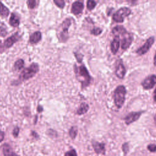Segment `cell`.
Returning <instances> with one entry per match:
<instances>
[{"mask_svg": "<svg viewBox=\"0 0 156 156\" xmlns=\"http://www.w3.org/2000/svg\"><path fill=\"white\" fill-rule=\"evenodd\" d=\"M83 9V4L82 2L75 1L72 4L71 12L74 15H77L81 13Z\"/></svg>", "mask_w": 156, "mask_h": 156, "instance_id": "7c38bea8", "label": "cell"}, {"mask_svg": "<svg viewBox=\"0 0 156 156\" xmlns=\"http://www.w3.org/2000/svg\"><path fill=\"white\" fill-rule=\"evenodd\" d=\"M41 39V34L40 31H36L33 33L29 38V41L32 44H36L38 43Z\"/></svg>", "mask_w": 156, "mask_h": 156, "instance_id": "2e32d148", "label": "cell"}, {"mask_svg": "<svg viewBox=\"0 0 156 156\" xmlns=\"http://www.w3.org/2000/svg\"><path fill=\"white\" fill-rule=\"evenodd\" d=\"M4 135H5V134H4V132L0 130V142L4 140Z\"/></svg>", "mask_w": 156, "mask_h": 156, "instance_id": "4dcf8cb0", "label": "cell"}, {"mask_svg": "<svg viewBox=\"0 0 156 156\" xmlns=\"http://www.w3.org/2000/svg\"><path fill=\"white\" fill-rule=\"evenodd\" d=\"M77 134V128L76 126H73L70 128L69 130V135L70 136V137L74 140Z\"/></svg>", "mask_w": 156, "mask_h": 156, "instance_id": "ffe728a7", "label": "cell"}, {"mask_svg": "<svg viewBox=\"0 0 156 156\" xmlns=\"http://www.w3.org/2000/svg\"><path fill=\"white\" fill-rule=\"evenodd\" d=\"M102 30L101 28L95 27H93L91 30L90 33L92 35H100L102 33Z\"/></svg>", "mask_w": 156, "mask_h": 156, "instance_id": "603a6c76", "label": "cell"}, {"mask_svg": "<svg viewBox=\"0 0 156 156\" xmlns=\"http://www.w3.org/2000/svg\"><path fill=\"white\" fill-rule=\"evenodd\" d=\"M19 131H20V129L19 127H16L15 128H14L13 130V135L14 137H17L19 133Z\"/></svg>", "mask_w": 156, "mask_h": 156, "instance_id": "f546056e", "label": "cell"}, {"mask_svg": "<svg viewBox=\"0 0 156 156\" xmlns=\"http://www.w3.org/2000/svg\"><path fill=\"white\" fill-rule=\"evenodd\" d=\"M65 156H77V155L76 150L73 149L65 152Z\"/></svg>", "mask_w": 156, "mask_h": 156, "instance_id": "4316f807", "label": "cell"}, {"mask_svg": "<svg viewBox=\"0 0 156 156\" xmlns=\"http://www.w3.org/2000/svg\"><path fill=\"white\" fill-rule=\"evenodd\" d=\"M120 46V40L118 37H115L113 40L112 41L111 44H110V48H111V51L113 54H115L119 48Z\"/></svg>", "mask_w": 156, "mask_h": 156, "instance_id": "9a60e30c", "label": "cell"}, {"mask_svg": "<svg viewBox=\"0 0 156 156\" xmlns=\"http://www.w3.org/2000/svg\"><path fill=\"white\" fill-rule=\"evenodd\" d=\"M96 5V2L94 1L89 0L87 2V7L89 10H92Z\"/></svg>", "mask_w": 156, "mask_h": 156, "instance_id": "7402d4cb", "label": "cell"}, {"mask_svg": "<svg viewBox=\"0 0 156 156\" xmlns=\"http://www.w3.org/2000/svg\"><path fill=\"white\" fill-rule=\"evenodd\" d=\"M154 119L155 124V125H156V113H155V116H154Z\"/></svg>", "mask_w": 156, "mask_h": 156, "instance_id": "d590c367", "label": "cell"}, {"mask_svg": "<svg viewBox=\"0 0 156 156\" xmlns=\"http://www.w3.org/2000/svg\"><path fill=\"white\" fill-rule=\"evenodd\" d=\"M19 40V36L18 35V32L14 34L10 37L7 38L4 43V46L5 48H10L15 43L17 42Z\"/></svg>", "mask_w": 156, "mask_h": 156, "instance_id": "4fadbf2b", "label": "cell"}, {"mask_svg": "<svg viewBox=\"0 0 156 156\" xmlns=\"http://www.w3.org/2000/svg\"><path fill=\"white\" fill-rule=\"evenodd\" d=\"M131 13V10L126 7L119 9L113 15V20L116 23H122L125 18L129 16Z\"/></svg>", "mask_w": 156, "mask_h": 156, "instance_id": "8992f818", "label": "cell"}, {"mask_svg": "<svg viewBox=\"0 0 156 156\" xmlns=\"http://www.w3.org/2000/svg\"><path fill=\"white\" fill-rule=\"evenodd\" d=\"M142 113L143 112H132L129 113L124 119L126 124L127 125H129L131 123L137 121L141 115Z\"/></svg>", "mask_w": 156, "mask_h": 156, "instance_id": "9c48e42d", "label": "cell"}, {"mask_svg": "<svg viewBox=\"0 0 156 156\" xmlns=\"http://www.w3.org/2000/svg\"><path fill=\"white\" fill-rule=\"evenodd\" d=\"M74 70L76 79L81 83L82 88H85L90 85L91 81V77L86 67L82 65L77 66L76 65H74Z\"/></svg>", "mask_w": 156, "mask_h": 156, "instance_id": "7a4b0ae2", "label": "cell"}, {"mask_svg": "<svg viewBox=\"0 0 156 156\" xmlns=\"http://www.w3.org/2000/svg\"><path fill=\"white\" fill-rule=\"evenodd\" d=\"M1 148L4 156H19L13 151L12 147L7 143L3 144Z\"/></svg>", "mask_w": 156, "mask_h": 156, "instance_id": "5bb4252c", "label": "cell"}, {"mask_svg": "<svg viewBox=\"0 0 156 156\" xmlns=\"http://www.w3.org/2000/svg\"><path fill=\"white\" fill-rule=\"evenodd\" d=\"M88 109H89V105L85 102H82L80 104L79 107L77 110L76 113L79 115H83L87 112Z\"/></svg>", "mask_w": 156, "mask_h": 156, "instance_id": "e0dca14e", "label": "cell"}, {"mask_svg": "<svg viewBox=\"0 0 156 156\" xmlns=\"http://www.w3.org/2000/svg\"><path fill=\"white\" fill-rule=\"evenodd\" d=\"M156 84V75L151 74L146 77L141 82V85L146 90L152 89Z\"/></svg>", "mask_w": 156, "mask_h": 156, "instance_id": "ba28073f", "label": "cell"}, {"mask_svg": "<svg viewBox=\"0 0 156 156\" xmlns=\"http://www.w3.org/2000/svg\"><path fill=\"white\" fill-rule=\"evenodd\" d=\"M154 64L155 66H156V52H155V55L154 57Z\"/></svg>", "mask_w": 156, "mask_h": 156, "instance_id": "e575fe53", "label": "cell"}, {"mask_svg": "<svg viewBox=\"0 0 156 156\" xmlns=\"http://www.w3.org/2000/svg\"><path fill=\"white\" fill-rule=\"evenodd\" d=\"M155 41V38L154 37H149L146 41L145 42V43L140 48H139L136 52L139 55H143L144 54H146L151 48V47L152 46L153 43H154Z\"/></svg>", "mask_w": 156, "mask_h": 156, "instance_id": "52a82bcc", "label": "cell"}, {"mask_svg": "<svg viewBox=\"0 0 156 156\" xmlns=\"http://www.w3.org/2000/svg\"><path fill=\"white\" fill-rule=\"evenodd\" d=\"M24 66V60L23 59H19L16 60L14 63V68L16 70H20Z\"/></svg>", "mask_w": 156, "mask_h": 156, "instance_id": "44dd1931", "label": "cell"}, {"mask_svg": "<svg viewBox=\"0 0 156 156\" xmlns=\"http://www.w3.org/2000/svg\"><path fill=\"white\" fill-rule=\"evenodd\" d=\"M39 70L38 65L37 63H32L29 67L24 69L19 76L20 81L26 80L34 76Z\"/></svg>", "mask_w": 156, "mask_h": 156, "instance_id": "5b68a950", "label": "cell"}, {"mask_svg": "<svg viewBox=\"0 0 156 156\" xmlns=\"http://www.w3.org/2000/svg\"><path fill=\"white\" fill-rule=\"evenodd\" d=\"M126 68L121 60L117 61L115 66V74L119 79H123L126 74Z\"/></svg>", "mask_w": 156, "mask_h": 156, "instance_id": "30bf717a", "label": "cell"}, {"mask_svg": "<svg viewBox=\"0 0 156 156\" xmlns=\"http://www.w3.org/2000/svg\"><path fill=\"white\" fill-rule=\"evenodd\" d=\"M74 55H75V57H76L78 62H82L83 55L81 54L78 53V52H74Z\"/></svg>", "mask_w": 156, "mask_h": 156, "instance_id": "f1b7e54d", "label": "cell"}, {"mask_svg": "<svg viewBox=\"0 0 156 156\" xmlns=\"http://www.w3.org/2000/svg\"><path fill=\"white\" fill-rule=\"evenodd\" d=\"M27 6L29 8L32 9L36 7L37 1L35 0H28L27 1Z\"/></svg>", "mask_w": 156, "mask_h": 156, "instance_id": "d4e9b609", "label": "cell"}, {"mask_svg": "<svg viewBox=\"0 0 156 156\" xmlns=\"http://www.w3.org/2000/svg\"><path fill=\"white\" fill-rule=\"evenodd\" d=\"M154 101L155 102H156V88L154 91Z\"/></svg>", "mask_w": 156, "mask_h": 156, "instance_id": "836d02e7", "label": "cell"}, {"mask_svg": "<svg viewBox=\"0 0 156 156\" xmlns=\"http://www.w3.org/2000/svg\"><path fill=\"white\" fill-rule=\"evenodd\" d=\"M92 147L94 149V151L97 154H102L105 155V144L103 143H99L94 140H92L91 141Z\"/></svg>", "mask_w": 156, "mask_h": 156, "instance_id": "8fae6325", "label": "cell"}, {"mask_svg": "<svg viewBox=\"0 0 156 156\" xmlns=\"http://www.w3.org/2000/svg\"><path fill=\"white\" fill-rule=\"evenodd\" d=\"M10 24L13 27H17L20 24V18L19 17L14 13L11 14L10 20H9Z\"/></svg>", "mask_w": 156, "mask_h": 156, "instance_id": "ac0fdd59", "label": "cell"}, {"mask_svg": "<svg viewBox=\"0 0 156 156\" xmlns=\"http://www.w3.org/2000/svg\"><path fill=\"white\" fill-rule=\"evenodd\" d=\"M112 34L115 37H122L121 48L124 50L127 49L131 44L132 41V35L129 33L126 29L122 26H117L112 29Z\"/></svg>", "mask_w": 156, "mask_h": 156, "instance_id": "6da1fadb", "label": "cell"}, {"mask_svg": "<svg viewBox=\"0 0 156 156\" xmlns=\"http://www.w3.org/2000/svg\"><path fill=\"white\" fill-rule=\"evenodd\" d=\"M9 13L8 8L0 1V15L3 17H7L9 15Z\"/></svg>", "mask_w": 156, "mask_h": 156, "instance_id": "d6986e66", "label": "cell"}, {"mask_svg": "<svg viewBox=\"0 0 156 156\" xmlns=\"http://www.w3.org/2000/svg\"><path fill=\"white\" fill-rule=\"evenodd\" d=\"M4 48H4V45H2V42H1V41L0 40V54H1V53H2V52L4 51Z\"/></svg>", "mask_w": 156, "mask_h": 156, "instance_id": "1f68e13d", "label": "cell"}, {"mask_svg": "<svg viewBox=\"0 0 156 156\" xmlns=\"http://www.w3.org/2000/svg\"><path fill=\"white\" fill-rule=\"evenodd\" d=\"M147 148L148 151H149L151 152H156V145L154 143H151V144L147 145Z\"/></svg>", "mask_w": 156, "mask_h": 156, "instance_id": "83f0119b", "label": "cell"}, {"mask_svg": "<svg viewBox=\"0 0 156 156\" xmlns=\"http://www.w3.org/2000/svg\"><path fill=\"white\" fill-rule=\"evenodd\" d=\"M126 90L124 85L118 86L114 91V102L115 105L120 108L123 105L125 101Z\"/></svg>", "mask_w": 156, "mask_h": 156, "instance_id": "277c9868", "label": "cell"}, {"mask_svg": "<svg viewBox=\"0 0 156 156\" xmlns=\"http://www.w3.org/2000/svg\"><path fill=\"white\" fill-rule=\"evenodd\" d=\"M37 110H38V112H42V111L43 110V108H42V107H41V106L38 105V108H37Z\"/></svg>", "mask_w": 156, "mask_h": 156, "instance_id": "d6a6232c", "label": "cell"}, {"mask_svg": "<svg viewBox=\"0 0 156 156\" xmlns=\"http://www.w3.org/2000/svg\"><path fill=\"white\" fill-rule=\"evenodd\" d=\"M71 20L65 19L58 28L57 37L60 41L65 42L68 38V29L71 26Z\"/></svg>", "mask_w": 156, "mask_h": 156, "instance_id": "3957f363", "label": "cell"}, {"mask_svg": "<svg viewBox=\"0 0 156 156\" xmlns=\"http://www.w3.org/2000/svg\"><path fill=\"white\" fill-rule=\"evenodd\" d=\"M54 2L55 4V5L57 7H60L61 9H63L65 7V2L63 0H54Z\"/></svg>", "mask_w": 156, "mask_h": 156, "instance_id": "484cf974", "label": "cell"}, {"mask_svg": "<svg viewBox=\"0 0 156 156\" xmlns=\"http://www.w3.org/2000/svg\"><path fill=\"white\" fill-rule=\"evenodd\" d=\"M122 151L124 153V156H126L129 151V146L128 143H124L122 145Z\"/></svg>", "mask_w": 156, "mask_h": 156, "instance_id": "cb8c5ba5", "label": "cell"}]
</instances>
